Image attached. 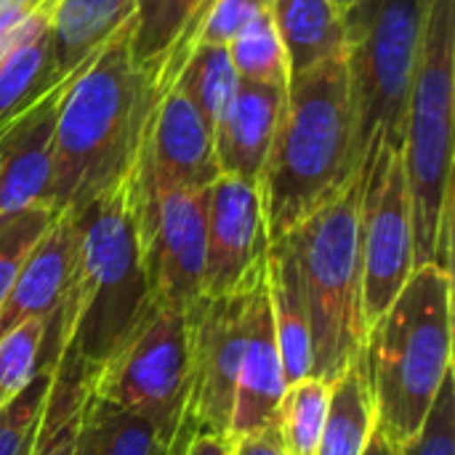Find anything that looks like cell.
I'll return each instance as SVG.
<instances>
[{
    "instance_id": "1",
    "label": "cell",
    "mask_w": 455,
    "mask_h": 455,
    "mask_svg": "<svg viewBox=\"0 0 455 455\" xmlns=\"http://www.w3.org/2000/svg\"><path fill=\"white\" fill-rule=\"evenodd\" d=\"M157 104L152 77L133 56V16L67 83L53 131L45 203L80 211L128 173Z\"/></svg>"
},
{
    "instance_id": "2",
    "label": "cell",
    "mask_w": 455,
    "mask_h": 455,
    "mask_svg": "<svg viewBox=\"0 0 455 455\" xmlns=\"http://www.w3.org/2000/svg\"><path fill=\"white\" fill-rule=\"evenodd\" d=\"M360 181L347 59L291 75L285 104L259 176L269 243Z\"/></svg>"
},
{
    "instance_id": "3",
    "label": "cell",
    "mask_w": 455,
    "mask_h": 455,
    "mask_svg": "<svg viewBox=\"0 0 455 455\" xmlns=\"http://www.w3.org/2000/svg\"><path fill=\"white\" fill-rule=\"evenodd\" d=\"M75 216L77 259L59 339L93 371L152 304L139 235V160Z\"/></svg>"
},
{
    "instance_id": "4",
    "label": "cell",
    "mask_w": 455,
    "mask_h": 455,
    "mask_svg": "<svg viewBox=\"0 0 455 455\" xmlns=\"http://www.w3.org/2000/svg\"><path fill=\"white\" fill-rule=\"evenodd\" d=\"M376 429L395 445L411 443L453 371V272L416 267L368 328L363 347Z\"/></svg>"
},
{
    "instance_id": "5",
    "label": "cell",
    "mask_w": 455,
    "mask_h": 455,
    "mask_svg": "<svg viewBox=\"0 0 455 455\" xmlns=\"http://www.w3.org/2000/svg\"><path fill=\"white\" fill-rule=\"evenodd\" d=\"M455 0H432L411 83L403 160L413 205L416 267L453 272Z\"/></svg>"
},
{
    "instance_id": "6",
    "label": "cell",
    "mask_w": 455,
    "mask_h": 455,
    "mask_svg": "<svg viewBox=\"0 0 455 455\" xmlns=\"http://www.w3.org/2000/svg\"><path fill=\"white\" fill-rule=\"evenodd\" d=\"M360 195L355 181L285 237L291 240L309 315L312 376L333 384L365 347Z\"/></svg>"
},
{
    "instance_id": "7",
    "label": "cell",
    "mask_w": 455,
    "mask_h": 455,
    "mask_svg": "<svg viewBox=\"0 0 455 455\" xmlns=\"http://www.w3.org/2000/svg\"><path fill=\"white\" fill-rule=\"evenodd\" d=\"M432 0H352L347 5V72L360 179L379 149H403L411 83Z\"/></svg>"
},
{
    "instance_id": "8",
    "label": "cell",
    "mask_w": 455,
    "mask_h": 455,
    "mask_svg": "<svg viewBox=\"0 0 455 455\" xmlns=\"http://www.w3.org/2000/svg\"><path fill=\"white\" fill-rule=\"evenodd\" d=\"M91 395L149 421L171 451L189 400L187 315L149 304L120 347L91 371Z\"/></svg>"
},
{
    "instance_id": "9",
    "label": "cell",
    "mask_w": 455,
    "mask_h": 455,
    "mask_svg": "<svg viewBox=\"0 0 455 455\" xmlns=\"http://www.w3.org/2000/svg\"><path fill=\"white\" fill-rule=\"evenodd\" d=\"M261 277L264 272L243 291L227 296H200L189 309V400L171 455L184 453L187 443L197 435L229 440L235 384L248 333V307Z\"/></svg>"
},
{
    "instance_id": "10",
    "label": "cell",
    "mask_w": 455,
    "mask_h": 455,
    "mask_svg": "<svg viewBox=\"0 0 455 455\" xmlns=\"http://www.w3.org/2000/svg\"><path fill=\"white\" fill-rule=\"evenodd\" d=\"M211 187H155L139 168V235L152 304L189 315L203 296Z\"/></svg>"
},
{
    "instance_id": "11",
    "label": "cell",
    "mask_w": 455,
    "mask_h": 455,
    "mask_svg": "<svg viewBox=\"0 0 455 455\" xmlns=\"http://www.w3.org/2000/svg\"><path fill=\"white\" fill-rule=\"evenodd\" d=\"M360 181L363 317L365 328H371L416 269L413 205L403 149H379Z\"/></svg>"
},
{
    "instance_id": "12",
    "label": "cell",
    "mask_w": 455,
    "mask_h": 455,
    "mask_svg": "<svg viewBox=\"0 0 455 455\" xmlns=\"http://www.w3.org/2000/svg\"><path fill=\"white\" fill-rule=\"evenodd\" d=\"M267 224L259 187L245 179L219 176L208 189L203 296L243 291L267 267Z\"/></svg>"
},
{
    "instance_id": "13",
    "label": "cell",
    "mask_w": 455,
    "mask_h": 455,
    "mask_svg": "<svg viewBox=\"0 0 455 455\" xmlns=\"http://www.w3.org/2000/svg\"><path fill=\"white\" fill-rule=\"evenodd\" d=\"M139 168L141 179L155 187H211L221 176L213 131L179 83L157 96Z\"/></svg>"
},
{
    "instance_id": "14",
    "label": "cell",
    "mask_w": 455,
    "mask_h": 455,
    "mask_svg": "<svg viewBox=\"0 0 455 455\" xmlns=\"http://www.w3.org/2000/svg\"><path fill=\"white\" fill-rule=\"evenodd\" d=\"M77 259V216L59 211L0 304V336L24 320H53L67 301Z\"/></svg>"
},
{
    "instance_id": "15",
    "label": "cell",
    "mask_w": 455,
    "mask_h": 455,
    "mask_svg": "<svg viewBox=\"0 0 455 455\" xmlns=\"http://www.w3.org/2000/svg\"><path fill=\"white\" fill-rule=\"evenodd\" d=\"M285 373L280 363V349L272 325V307L267 291V269L264 277L256 283L248 307V333L240 357L237 384H235V403H232V421H229V440L275 427V416L280 400L285 395Z\"/></svg>"
},
{
    "instance_id": "16",
    "label": "cell",
    "mask_w": 455,
    "mask_h": 455,
    "mask_svg": "<svg viewBox=\"0 0 455 455\" xmlns=\"http://www.w3.org/2000/svg\"><path fill=\"white\" fill-rule=\"evenodd\" d=\"M64 88L67 83L40 99L0 133V219L45 203L53 163L56 109Z\"/></svg>"
},
{
    "instance_id": "17",
    "label": "cell",
    "mask_w": 455,
    "mask_h": 455,
    "mask_svg": "<svg viewBox=\"0 0 455 455\" xmlns=\"http://www.w3.org/2000/svg\"><path fill=\"white\" fill-rule=\"evenodd\" d=\"M288 85L240 80L232 104L213 128V147L221 176L259 184Z\"/></svg>"
},
{
    "instance_id": "18",
    "label": "cell",
    "mask_w": 455,
    "mask_h": 455,
    "mask_svg": "<svg viewBox=\"0 0 455 455\" xmlns=\"http://www.w3.org/2000/svg\"><path fill=\"white\" fill-rule=\"evenodd\" d=\"M213 0H136L133 56L152 77L157 96L173 85L187 48Z\"/></svg>"
},
{
    "instance_id": "19",
    "label": "cell",
    "mask_w": 455,
    "mask_h": 455,
    "mask_svg": "<svg viewBox=\"0 0 455 455\" xmlns=\"http://www.w3.org/2000/svg\"><path fill=\"white\" fill-rule=\"evenodd\" d=\"M267 291L272 307V325L280 349V363L285 381L293 384L299 379L312 376L315 352H312V331L307 301L301 291L299 264L288 237L269 243L267 251Z\"/></svg>"
},
{
    "instance_id": "20",
    "label": "cell",
    "mask_w": 455,
    "mask_h": 455,
    "mask_svg": "<svg viewBox=\"0 0 455 455\" xmlns=\"http://www.w3.org/2000/svg\"><path fill=\"white\" fill-rule=\"evenodd\" d=\"M136 13V0H56L51 13L53 69L67 83Z\"/></svg>"
},
{
    "instance_id": "21",
    "label": "cell",
    "mask_w": 455,
    "mask_h": 455,
    "mask_svg": "<svg viewBox=\"0 0 455 455\" xmlns=\"http://www.w3.org/2000/svg\"><path fill=\"white\" fill-rule=\"evenodd\" d=\"M272 19L291 75L341 56L347 48V5L339 0H272Z\"/></svg>"
},
{
    "instance_id": "22",
    "label": "cell",
    "mask_w": 455,
    "mask_h": 455,
    "mask_svg": "<svg viewBox=\"0 0 455 455\" xmlns=\"http://www.w3.org/2000/svg\"><path fill=\"white\" fill-rule=\"evenodd\" d=\"M51 13L0 56V133L40 99L64 85L53 69Z\"/></svg>"
},
{
    "instance_id": "23",
    "label": "cell",
    "mask_w": 455,
    "mask_h": 455,
    "mask_svg": "<svg viewBox=\"0 0 455 455\" xmlns=\"http://www.w3.org/2000/svg\"><path fill=\"white\" fill-rule=\"evenodd\" d=\"M88 395L91 368L72 352L69 344H64L53 363L51 387L35 427L29 455H75Z\"/></svg>"
},
{
    "instance_id": "24",
    "label": "cell",
    "mask_w": 455,
    "mask_h": 455,
    "mask_svg": "<svg viewBox=\"0 0 455 455\" xmlns=\"http://www.w3.org/2000/svg\"><path fill=\"white\" fill-rule=\"evenodd\" d=\"M376 432V408L363 355L331 384V405L315 455H363Z\"/></svg>"
},
{
    "instance_id": "25",
    "label": "cell",
    "mask_w": 455,
    "mask_h": 455,
    "mask_svg": "<svg viewBox=\"0 0 455 455\" xmlns=\"http://www.w3.org/2000/svg\"><path fill=\"white\" fill-rule=\"evenodd\" d=\"M75 455H171V451L149 421L88 395Z\"/></svg>"
},
{
    "instance_id": "26",
    "label": "cell",
    "mask_w": 455,
    "mask_h": 455,
    "mask_svg": "<svg viewBox=\"0 0 455 455\" xmlns=\"http://www.w3.org/2000/svg\"><path fill=\"white\" fill-rule=\"evenodd\" d=\"M173 83L181 85V91L213 131L235 99L240 75L235 72L227 45H197Z\"/></svg>"
},
{
    "instance_id": "27",
    "label": "cell",
    "mask_w": 455,
    "mask_h": 455,
    "mask_svg": "<svg viewBox=\"0 0 455 455\" xmlns=\"http://www.w3.org/2000/svg\"><path fill=\"white\" fill-rule=\"evenodd\" d=\"M328 405H331V384L317 376H307L285 387V395L275 416V429L283 440L285 453H317Z\"/></svg>"
},
{
    "instance_id": "28",
    "label": "cell",
    "mask_w": 455,
    "mask_h": 455,
    "mask_svg": "<svg viewBox=\"0 0 455 455\" xmlns=\"http://www.w3.org/2000/svg\"><path fill=\"white\" fill-rule=\"evenodd\" d=\"M229 59L240 80L267 83V85H288V59L272 19V8L253 16L229 43Z\"/></svg>"
},
{
    "instance_id": "29",
    "label": "cell",
    "mask_w": 455,
    "mask_h": 455,
    "mask_svg": "<svg viewBox=\"0 0 455 455\" xmlns=\"http://www.w3.org/2000/svg\"><path fill=\"white\" fill-rule=\"evenodd\" d=\"M45 320H24L0 336V411L27 389L40 368L53 365L45 352Z\"/></svg>"
},
{
    "instance_id": "30",
    "label": "cell",
    "mask_w": 455,
    "mask_h": 455,
    "mask_svg": "<svg viewBox=\"0 0 455 455\" xmlns=\"http://www.w3.org/2000/svg\"><path fill=\"white\" fill-rule=\"evenodd\" d=\"M53 216L56 211L51 205L37 203L0 219V304Z\"/></svg>"
},
{
    "instance_id": "31",
    "label": "cell",
    "mask_w": 455,
    "mask_h": 455,
    "mask_svg": "<svg viewBox=\"0 0 455 455\" xmlns=\"http://www.w3.org/2000/svg\"><path fill=\"white\" fill-rule=\"evenodd\" d=\"M53 365H45L35 373L27 389L0 411V455H29L35 427L51 387Z\"/></svg>"
},
{
    "instance_id": "32",
    "label": "cell",
    "mask_w": 455,
    "mask_h": 455,
    "mask_svg": "<svg viewBox=\"0 0 455 455\" xmlns=\"http://www.w3.org/2000/svg\"><path fill=\"white\" fill-rule=\"evenodd\" d=\"M397 455H455V381L445 376L421 432L397 448Z\"/></svg>"
},
{
    "instance_id": "33",
    "label": "cell",
    "mask_w": 455,
    "mask_h": 455,
    "mask_svg": "<svg viewBox=\"0 0 455 455\" xmlns=\"http://www.w3.org/2000/svg\"><path fill=\"white\" fill-rule=\"evenodd\" d=\"M272 8V0H213L189 40L187 59L197 45H227L253 16Z\"/></svg>"
},
{
    "instance_id": "34",
    "label": "cell",
    "mask_w": 455,
    "mask_h": 455,
    "mask_svg": "<svg viewBox=\"0 0 455 455\" xmlns=\"http://www.w3.org/2000/svg\"><path fill=\"white\" fill-rule=\"evenodd\" d=\"M53 5L56 0H0V56L45 19Z\"/></svg>"
},
{
    "instance_id": "35",
    "label": "cell",
    "mask_w": 455,
    "mask_h": 455,
    "mask_svg": "<svg viewBox=\"0 0 455 455\" xmlns=\"http://www.w3.org/2000/svg\"><path fill=\"white\" fill-rule=\"evenodd\" d=\"M229 455H288L275 427L229 440Z\"/></svg>"
},
{
    "instance_id": "36",
    "label": "cell",
    "mask_w": 455,
    "mask_h": 455,
    "mask_svg": "<svg viewBox=\"0 0 455 455\" xmlns=\"http://www.w3.org/2000/svg\"><path fill=\"white\" fill-rule=\"evenodd\" d=\"M181 455H229V440L219 435H197L187 443Z\"/></svg>"
},
{
    "instance_id": "37",
    "label": "cell",
    "mask_w": 455,
    "mask_h": 455,
    "mask_svg": "<svg viewBox=\"0 0 455 455\" xmlns=\"http://www.w3.org/2000/svg\"><path fill=\"white\" fill-rule=\"evenodd\" d=\"M363 455H397V448L376 429V432L371 435V443H368V448H365V453Z\"/></svg>"
},
{
    "instance_id": "38",
    "label": "cell",
    "mask_w": 455,
    "mask_h": 455,
    "mask_svg": "<svg viewBox=\"0 0 455 455\" xmlns=\"http://www.w3.org/2000/svg\"><path fill=\"white\" fill-rule=\"evenodd\" d=\"M339 3H341V5H349V3H352V0H339Z\"/></svg>"
}]
</instances>
